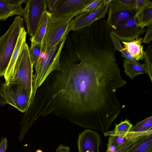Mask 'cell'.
<instances>
[{"label":"cell","mask_w":152,"mask_h":152,"mask_svg":"<svg viewBox=\"0 0 152 152\" xmlns=\"http://www.w3.org/2000/svg\"><path fill=\"white\" fill-rule=\"evenodd\" d=\"M4 85V83H3L0 80V106H3L6 103L5 99L4 97L3 92V88Z\"/></svg>","instance_id":"31"},{"label":"cell","mask_w":152,"mask_h":152,"mask_svg":"<svg viewBox=\"0 0 152 152\" xmlns=\"http://www.w3.org/2000/svg\"><path fill=\"white\" fill-rule=\"evenodd\" d=\"M137 11L135 7L125 9L109 10L107 22L111 29H115L124 21L134 17Z\"/></svg>","instance_id":"13"},{"label":"cell","mask_w":152,"mask_h":152,"mask_svg":"<svg viewBox=\"0 0 152 152\" xmlns=\"http://www.w3.org/2000/svg\"><path fill=\"white\" fill-rule=\"evenodd\" d=\"M55 152H70V148L69 147L60 145L56 149Z\"/></svg>","instance_id":"34"},{"label":"cell","mask_w":152,"mask_h":152,"mask_svg":"<svg viewBox=\"0 0 152 152\" xmlns=\"http://www.w3.org/2000/svg\"><path fill=\"white\" fill-rule=\"evenodd\" d=\"M60 62L61 70L52 72L37 90L32 104L34 114L37 118L55 115L91 129L107 92L105 77L81 45L66 49Z\"/></svg>","instance_id":"1"},{"label":"cell","mask_w":152,"mask_h":152,"mask_svg":"<svg viewBox=\"0 0 152 152\" xmlns=\"http://www.w3.org/2000/svg\"><path fill=\"white\" fill-rule=\"evenodd\" d=\"M145 31L144 28L137 26L134 17L124 21L115 28L111 29L110 33L120 41L129 42L139 38Z\"/></svg>","instance_id":"9"},{"label":"cell","mask_w":152,"mask_h":152,"mask_svg":"<svg viewBox=\"0 0 152 152\" xmlns=\"http://www.w3.org/2000/svg\"><path fill=\"white\" fill-rule=\"evenodd\" d=\"M107 145V149L106 152H115L120 147H118L112 140L109 138H108Z\"/></svg>","instance_id":"30"},{"label":"cell","mask_w":152,"mask_h":152,"mask_svg":"<svg viewBox=\"0 0 152 152\" xmlns=\"http://www.w3.org/2000/svg\"><path fill=\"white\" fill-rule=\"evenodd\" d=\"M7 147V138L2 137L0 142V152H6Z\"/></svg>","instance_id":"33"},{"label":"cell","mask_w":152,"mask_h":152,"mask_svg":"<svg viewBox=\"0 0 152 152\" xmlns=\"http://www.w3.org/2000/svg\"><path fill=\"white\" fill-rule=\"evenodd\" d=\"M42 43H31V46L29 47V54L33 66L39 58L42 51Z\"/></svg>","instance_id":"23"},{"label":"cell","mask_w":152,"mask_h":152,"mask_svg":"<svg viewBox=\"0 0 152 152\" xmlns=\"http://www.w3.org/2000/svg\"><path fill=\"white\" fill-rule=\"evenodd\" d=\"M152 133V129L146 132H115L113 131H107L104 134L105 136H109V138L118 147L131 141L140 136Z\"/></svg>","instance_id":"14"},{"label":"cell","mask_w":152,"mask_h":152,"mask_svg":"<svg viewBox=\"0 0 152 152\" xmlns=\"http://www.w3.org/2000/svg\"><path fill=\"white\" fill-rule=\"evenodd\" d=\"M152 40V24L147 26L145 34L142 42L149 45Z\"/></svg>","instance_id":"28"},{"label":"cell","mask_w":152,"mask_h":152,"mask_svg":"<svg viewBox=\"0 0 152 152\" xmlns=\"http://www.w3.org/2000/svg\"><path fill=\"white\" fill-rule=\"evenodd\" d=\"M142 38H137L129 42L121 41L124 48L130 53L134 59L138 61L144 59L145 55L143 50V46L141 45Z\"/></svg>","instance_id":"16"},{"label":"cell","mask_w":152,"mask_h":152,"mask_svg":"<svg viewBox=\"0 0 152 152\" xmlns=\"http://www.w3.org/2000/svg\"><path fill=\"white\" fill-rule=\"evenodd\" d=\"M152 116L136 123V124L132 126L129 132H146L152 129Z\"/></svg>","instance_id":"21"},{"label":"cell","mask_w":152,"mask_h":152,"mask_svg":"<svg viewBox=\"0 0 152 152\" xmlns=\"http://www.w3.org/2000/svg\"><path fill=\"white\" fill-rule=\"evenodd\" d=\"M110 35L115 49L116 51L118 50L121 53L122 57L124 58L127 60L130 61L137 62V61L134 59L132 56L123 47L119 40L111 33Z\"/></svg>","instance_id":"22"},{"label":"cell","mask_w":152,"mask_h":152,"mask_svg":"<svg viewBox=\"0 0 152 152\" xmlns=\"http://www.w3.org/2000/svg\"><path fill=\"white\" fill-rule=\"evenodd\" d=\"M70 31L68 29L61 41L49 50L45 52L46 54L45 57L43 59H39L34 65L35 72L33 75V90L30 104L34 100L37 90L49 75L54 71L61 70L60 55L66 39Z\"/></svg>","instance_id":"2"},{"label":"cell","mask_w":152,"mask_h":152,"mask_svg":"<svg viewBox=\"0 0 152 152\" xmlns=\"http://www.w3.org/2000/svg\"><path fill=\"white\" fill-rule=\"evenodd\" d=\"M26 34L24 27H23L21 29L16 46L4 76L6 80L5 83L6 84H8L11 80L14 66L18 54L23 42L26 41Z\"/></svg>","instance_id":"15"},{"label":"cell","mask_w":152,"mask_h":152,"mask_svg":"<svg viewBox=\"0 0 152 152\" xmlns=\"http://www.w3.org/2000/svg\"><path fill=\"white\" fill-rule=\"evenodd\" d=\"M90 0H57L52 16L59 17L72 14L76 16Z\"/></svg>","instance_id":"11"},{"label":"cell","mask_w":152,"mask_h":152,"mask_svg":"<svg viewBox=\"0 0 152 152\" xmlns=\"http://www.w3.org/2000/svg\"><path fill=\"white\" fill-rule=\"evenodd\" d=\"M77 143L78 152H99L101 138L98 133L93 130L86 129L79 133Z\"/></svg>","instance_id":"10"},{"label":"cell","mask_w":152,"mask_h":152,"mask_svg":"<svg viewBox=\"0 0 152 152\" xmlns=\"http://www.w3.org/2000/svg\"><path fill=\"white\" fill-rule=\"evenodd\" d=\"M137 26L142 28L152 24V3L137 12L134 16Z\"/></svg>","instance_id":"19"},{"label":"cell","mask_w":152,"mask_h":152,"mask_svg":"<svg viewBox=\"0 0 152 152\" xmlns=\"http://www.w3.org/2000/svg\"><path fill=\"white\" fill-rule=\"evenodd\" d=\"M145 55L143 64L147 73L152 82V45L148 46L146 49Z\"/></svg>","instance_id":"24"},{"label":"cell","mask_w":152,"mask_h":152,"mask_svg":"<svg viewBox=\"0 0 152 152\" xmlns=\"http://www.w3.org/2000/svg\"><path fill=\"white\" fill-rule=\"evenodd\" d=\"M145 135L137 137L133 139L131 141L121 145L119 147L118 149L115 152H125L128 149L133 145L137 141Z\"/></svg>","instance_id":"27"},{"label":"cell","mask_w":152,"mask_h":152,"mask_svg":"<svg viewBox=\"0 0 152 152\" xmlns=\"http://www.w3.org/2000/svg\"><path fill=\"white\" fill-rule=\"evenodd\" d=\"M111 1L104 0L103 4L97 9L83 12L76 16L70 22L68 29L70 31H77L88 27L95 21L104 18Z\"/></svg>","instance_id":"8"},{"label":"cell","mask_w":152,"mask_h":152,"mask_svg":"<svg viewBox=\"0 0 152 152\" xmlns=\"http://www.w3.org/2000/svg\"><path fill=\"white\" fill-rule=\"evenodd\" d=\"M26 0H0V20L4 21L9 17L15 15L23 16L22 4Z\"/></svg>","instance_id":"12"},{"label":"cell","mask_w":152,"mask_h":152,"mask_svg":"<svg viewBox=\"0 0 152 152\" xmlns=\"http://www.w3.org/2000/svg\"><path fill=\"white\" fill-rule=\"evenodd\" d=\"M33 66L29 54V47L25 41L16 61L11 80L7 84H18L31 99L33 90Z\"/></svg>","instance_id":"3"},{"label":"cell","mask_w":152,"mask_h":152,"mask_svg":"<svg viewBox=\"0 0 152 152\" xmlns=\"http://www.w3.org/2000/svg\"><path fill=\"white\" fill-rule=\"evenodd\" d=\"M132 126L129 120L126 119L119 124H116L115 129L113 131L115 132H128Z\"/></svg>","instance_id":"26"},{"label":"cell","mask_w":152,"mask_h":152,"mask_svg":"<svg viewBox=\"0 0 152 152\" xmlns=\"http://www.w3.org/2000/svg\"><path fill=\"white\" fill-rule=\"evenodd\" d=\"M24 19L16 16L13 23L4 35L0 37V77L4 76L17 43Z\"/></svg>","instance_id":"4"},{"label":"cell","mask_w":152,"mask_h":152,"mask_svg":"<svg viewBox=\"0 0 152 152\" xmlns=\"http://www.w3.org/2000/svg\"><path fill=\"white\" fill-rule=\"evenodd\" d=\"M104 1V0H90L84 7L78 12V15L83 12L97 9L103 4Z\"/></svg>","instance_id":"25"},{"label":"cell","mask_w":152,"mask_h":152,"mask_svg":"<svg viewBox=\"0 0 152 152\" xmlns=\"http://www.w3.org/2000/svg\"><path fill=\"white\" fill-rule=\"evenodd\" d=\"M74 14L59 17L52 16L42 42V51L49 50L61 40L68 29Z\"/></svg>","instance_id":"5"},{"label":"cell","mask_w":152,"mask_h":152,"mask_svg":"<svg viewBox=\"0 0 152 152\" xmlns=\"http://www.w3.org/2000/svg\"><path fill=\"white\" fill-rule=\"evenodd\" d=\"M124 152H152V133L142 137Z\"/></svg>","instance_id":"18"},{"label":"cell","mask_w":152,"mask_h":152,"mask_svg":"<svg viewBox=\"0 0 152 152\" xmlns=\"http://www.w3.org/2000/svg\"><path fill=\"white\" fill-rule=\"evenodd\" d=\"M35 152H43V151L40 149H38Z\"/></svg>","instance_id":"35"},{"label":"cell","mask_w":152,"mask_h":152,"mask_svg":"<svg viewBox=\"0 0 152 152\" xmlns=\"http://www.w3.org/2000/svg\"><path fill=\"white\" fill-rule=\"evenodd\" d=\"M51 17V13L47 10L43 12L34 37L30 39L31 43H42Z\"/></svg>","instance_id":"17"},{"label":"cell","mask_w":152,"mask_h":152,"mask_svg":"<svg viewBox=\"0 0 152 152\" xmlns=\"http://www.w3.org/2000/svg\"><path fill=\"white\" fill-rule=\"evenodd\" d=\"M47 10L46 0H28L23 9L24 20L30 39L34 37L43 12Z\"/></svg>","instance_id":"6"},{"label":"cell","mask_w":152,"mask_h":152,"mask_svg":"<svg viewBox=\"0 0 152 152\" xmlns=\"http://www.w3.org/2000/svg\"><path fill=\"white\" fill-rule=\"evenodd\" d=\"M6 103L14 107L22 113H26L29 108L31 98L16 83L6 84L3 88Z\"/></svg>","instance_id":"7"},{"label":"cell","mask_w":152,"mask_h":152,"mask_svg":"<svg viewBox=\"0 0 152 152\" xmlns=\"http://www.w3.org/2000/svg\"><path fill=\"white\" fill-rule=\"evenodd\" d=\"M123 62L124 72L132 79L137 75L146 73L143 64H141L137 61H130L125 58Z\"/></svg>","instance_id":"20"},{"label":"cell","mask_w":152,"mask_h":152,"mask_svg":"<svg viewBox=\"0 0 152 152\" xmlns=\"http://www.w3.org/2000/svg\"><path fill=\"white\" fill-rule=\"evenodd\" d=\"M151 3L152 1L150 0H136L135 7L138 12Z\"/></svg>","instance_id":"29"},{"label":"cell","mask_w":152,"mask_h":152,"mask_svg":"<svg viewBox=\"0 0 152 152\" xmlns=\"http://www.w3.org/2000/svg\"><path fill=\"white\" fill-rule=\"evenodd\" d=\"M57 1V0H46L47 7L48 8L49 12L51 13L53 11Z\"/></svg>","instance_id":"32"}]
</instances>
